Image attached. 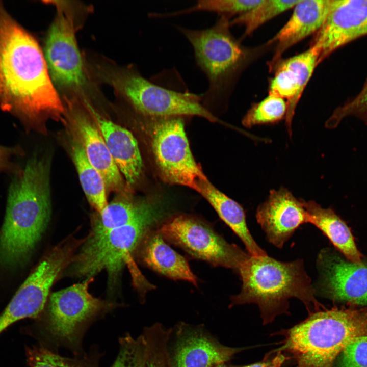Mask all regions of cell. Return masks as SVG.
Listing matches in <instances>:
<instances>
[{
  "label": "cell",
  "mask_w": 367,
  "mask_h": 367,
  "mask_svg": "<svg viewBox=\"0 0 367 367\" xmlns=\"http://www.w3.org/2000/svg\"><path fill=\"white\" fill-rule=\"evenodd\" d=\"M152 118L151 148L163 179L195 190L197 182L207 178L193 156L181 117Z\"/></svg>",
  "instance_id": "8fae6325"
},
{
  "label": "cell",
  "mask_w": 367,
  "mask_h": 367,
  "mask_svg": "<svg viewBox=\"0 0 367 367\" xmlns=\"http://www.w3.org/2000/svg\"><path fill=\"white\" fill-rule=\"evenodd\" d=\"M64 121L70 136L81 145L90 163L100 173L107 191L130 193L96 124L82 103L67 99Z\"/></svg>",
  "instance_id": "4fadbf2b"
},
{
  "label": "cell",
  "mask_w": 367,
  "mask_h": 367,
  "mask_svg": "<svg viewBox=\"0 0 367 367\" xmlns=\"http://www.w3.org/2000/svg\"><path fill=\"white\" fill-rule=\"evenodd\" d=\"M93 278L52 293L41 323V331L54 347H65L81 353L87 328L115 307L114 303L93 296L88 291Z\"/></svg>",
  "instance_id": "8992f818"
},
{
  "label": "cell",
  "mask_w": 367,
  "mask_h": 367,
  "mask_svg": "<svg viewBox=\"0 0 367 367\" xmlns=\"http://www.w3.org/2000/svg\"><path fill=\"white\" fill-rule=\"evenodd\" d=\"M26 353L30 367H99V355L94 353L71 358L42 346L28 348Z\"/></svg>",
  "instance_id": "484cf974"
},
{
  "label": "cell",
  "mask_w": 367,
  "mask_h": 367,
  "mask_svg": "<svg viewBox=\"0 0 367 367\" xmlns=\"http://www.w3.org/2000/svg\"><path fill=\"white\" fill-rule=\"evenodd\" d=\"M241 292L231 298L230 307L254 303L259 307L264 324L289 313V299L300 300L309 314L324 308L301 259L283 262L268 256L249 255L240 267Z\"/></svg>",
  "instance_id": "3957f363"
},
{
  "label": "cell",
  "mask_w": 367,
  "mask_h": 367,
  "mask_svg": "<svg viewBox=\"0 0 367 367\" xmlns=\"http://www.w3.org/2000/svg\"><path fill=\"white\" fill-rule=\"evenodd\" d=\"M166 212L163 203L148 200L129 223L98 237H88L70 265V273L88 278L105 270L109 286H114L144 237L162 220Z\"/></svg>",
  "instance_id": "5b68a950"
},
{
  "label": "cell",
  "mask_w": 367,
  "mask_h": 367,
  "mask_svg": "<svg viewBox=\"0 0 367 367\" xmlns=\"http://www.w3.org/2000/svg\"><path fill=\"white\" fill-rule=\"evenodd\" d=\"M165 241L158 230H149L136 250L139 260L150 269L168 278L188 281L196 286L197 277L187 260Z\"/></svg>",
  "instance_id": "ffe728a7"
},
{
  "label": "cell",
  "mask_w": 367,
  "mask_h": 367,
  "mask_svg": "<svg viewBox=\"0 0 367 367\" xmlns=\"http://www.w3.org/2000/svg\"><path fill=\"white\" fill-rule=\"evenodd\" d=\"M280 334L283 345L278 351L291 355L295 367H333L348 344L367 336V306L321 309Z\"/></svg>",
  "instance_id": "277c9868"
},
{
  "label": "cell",
  "mask_w": 367,
  "mask_h": 367,
  "mask_svg": "<svg viewBox=\"0 0 367 367\" xmlns=\"http://www.w3.org/2000/svg\"><path fill=\"white\" fill-rule=\"evenodd\" d=\"M0 106L37 127L48 119H64L65 107L38 43L1 5Z\"/></svg>",
  "instance_id": "6da1fadb"
},
{
  "label": "cell",
  "mask_w": 367,
  "mask_h": 367,
  "mask_svg": "<svg viewBox=\"0 0 367 367\" xmlns=\"http://www.w3.org/2000/svg\"><path fill=\"white\" fill-rule=\"evenodd\" d=\"M366 35L367 0H333L310 46L317 49L320 63L338 48Z\"/></svg>",
  "instance_id": "9a60e30c"
},
{
  "label": "cell",
  "mask_w": 367,
  "mask_h": 367,
  "mask_svg": "<svg viewBox=\"0 0 367 367\" xmlns=\"http://www.w3.org/2000/svg\"><path fill=\"white\" fill-rule=\"evenodd\" d=\"M147 367H168L166 342L154 339L147 344Z\"/></svg>",
  "instance_id": "1f68e13d"
},
{
  "label": "cell",
  "mask_w": 367,
  "mask_h": 367,
  "mask_svg": "<svg viewBox=\"0 0 367 367\" xmlns=\"http://www.w3.org/2000/svg\"><path fill=\"white\" fill-rule=\"evenodd\" d=\"M82 102L99 130L128 189L139 180L143 162L138 142L127 129L104 117L86 99Z\"/></svg>",
  "instance_id": "ac0fdd59"
},
{
  "label": "cell",
  "mask_w": 367,
  "mask_h": 367,
  "mask_svg": "<svg viewBox=\"0 0 367 367\" xmlns=\"http://www.w3.org/2000/svg\"><path fill=\"white\" fill-rule=\"evenodd\" d=\"M286 101L278 96L269 94L259 102L254 104L242 120V124L250 128L256 125L276 123L285 117Z\"/></svg>",
  "instance_id": "4316f807"
},
{
  "label": "cell",
  "mask_w": 367,
  "mask_h": 367,
  "mask_svg": "<svg viewBox=\"0 0 367 367\" xmlns=\"http://www.w3.org/2000/svg\"><path fill=\"white\" fill-rule=\"evenodd\" d=\"M244 349L222 345L203 325L179 322L171 328L168 341V367H213Z\"/></svg>",
  "instance_id": "7c38bea8"
},
{
  "label": "cell",
  "mask_w": 367,
  "mask_h": 367,
  "mask_svg": "<svg viewBox=\"0 0 367 367\" xmlns=\"http://www.w3.org/2000/svg\"><path fill=\"white\" fill-rule=\"evenodd\" d=\"M56 15L48 30L44 58L53 82L66 92L81 95L87 84L83 58L76 39L69 5L56 2Z\"/></svg>",
  "instance_id": "9c48e42d"
},
{
  "label": "cell",
  "mask_w": 367,
  "mask_h": 367,
  "mask_svg": "<svg viewBox=\"0 0 367 367\" xmlns=\"http://www.w3.org/2000/svg\"><path fill=\"white\" fill-rule=\"evenodd\" d=\"M104 209L93 217L88 237H98L126 225L144 208L147 200L133 199L130 193H118Z\"/></svg>",
  "instance_id": "603a6c76"
},
{
  "label": "cell",
  "mask_w": 367,
  "mask_h": 367,
  "mask_svg": "<svg viewBox=\"0 0 367 367\" xmlns=\"http://www.w3.org/2000/svg\"><path fill=\"white\" fill-rule=\"evenodd\" d=\"M333 0H299L293 13L283 27L270 40L275 43V54L269 62L270 69L281 60L289 48L312 34L317 33L324 24Z\"/></svg>",
  "instance_id": "d6986e66"
},
{
  "label": "cell",
  "mask_w": 367,
  "mask_h": 367,
  "mask_svg": "<svg viewBox=\"0 0 367 367\" xmlns=\"http://www.w3.org/2000/svg\"><path fill=\"white\" fill-rule=\"evenodd\" d=\"M352 115L359 117L367 124V82L355 98L335 111L327 121L326 127L335 128L345 117Z\"/></svg>",
  "instance_id": "f546056e"
},
{
  "label": "cell",
  "mask_w": 367,
  "mask_h": 367,
  "mask_svg": "<svg viewBox=\"0 0 367 367\" xmlns=\"http://www.w3.org/2000/svg\"><path fill=\"white\" fill-rule=\"evenodd\" d=\"M50 160L34 155L10 185L0 232V261L17 265L28 258L40 239L51 213Z\"/></svg>",
  "instance_id": "7a4b0ae2"
},
{
  "label": "cell",
  "mask_w": 367,
  "mask_h": 367,
  "mask_svg": "<svg viewBox=\"0 0 367 367\" xmlns=\"http://www.w3.org/2000/svg\"><path fill=\"white\" fill-rule=\"evenodd\" d=\"M256 218L268 241L279 248L298 228L308 223L302 200L285 188L270 191L266 200L257 207Z\"/></svg>",
  "instance_id": "2e32d148"
},
{
  "label": "cell",
  "mask_w": 367,
  "mask_h": 367,
  "mask_svg": "<svg viewBox=\"0 0 367 367\" xmlns=\"http://www.w3.org/2000/svg\"><path fill=\"white\" fill-rule=\"evenodd\" d=\"M340 354L337 367H367V336L352 340Z\"/></svg>",
  "instance_id": "4dcf8cb0"
},
{
  "label": "cell",
  "mask_w": 367,
  "mask_h": 367,
  "mask_svg": "<svg viewBox=\"0 0 367 367\" xmlns=\"http://www.w3.org/2000/svg\"><path fill=\"white\" fill-rule=\"evenodd\" d=\"M12 152V149L0 145V170L7 165Z\"/></svg>",
  "instance_id": "836d02e7"
},
{
  "label": "cell",
  "mask_w": 367,
  "mask_h": 367,
  "mask_svg": "<svg viewBox=\"0 0 367 367\" xmlns=\"http://www.w3.org/2000/svg\"><path fill=\"white\" fill-rule=\"evenodd\" d=\"M317 267L316 293L334 302L367 305V260L354 263L326 248L319 254Z\"/></svg>",
  "instance_id": "5bb4252c"
},
{
  "label": "cell",
  "mask_w": 367,
  "mask_h": 367,
  "mask_svg": "<svg viewBox=\"0 0 367 367\" xmlns=\"http://www.w3.org/2000/svg\"><path fill=\"white\" fill-rule=\"evenodd\" d=\"M261 0H215L199 1L190 8L172 13L166 16L172 17L197 11L217 13L220 16L230 18L235 15H241L248 12L260 3Z\"/></svg>",
  "instance_id": "83f0119b"
},
{
  "label": "cell",
  "mask_w": 367,
  "mask_h": 367,
  "mask_svg": "<svg viewBox=\"0 0 367 367\" xmlns=\"http://www.w3.org/2000/svg\"><path fill=\"white\" fill-rule=\"evenodd\" d=\"M213 367H230V366H229L227 365L226 364H225V363H221V364H217V365H215V366H213Z\"/></svg>",
  "instance_id": "e575fe53"
},
{
  "label": "cell",
  "mask_w": 367,
  "mask_h": 367,
  "mask_svg": "<svg viewBox=\"0 0 367 367\" xmlns=\"http://www.w3.org/2000/svg\"><path fill=\"white\" fill-rule=\"evenodd\" d=\"M69 150L84 193L97 214L106 207L107 190L100 173L89 161L81 145L70 136Z\"/></svg>",
  "instance_id": "cb8c5ba5"
},
{
  "label": "cell",
  "mask_w": 367,
  "mask_h": 367,
  "mask_svg": "<svg viewBox=\"0 0 367 367\" xmlns=\"http://www.w3.org/2000/svg\"><path fill=\"white\" fill-rule=\"evenodd\" d=\"M120 349L112 367H147V347L142 334L136 338L127 334L119 339Z\"/></svg>",
  "instance_id": "f1b7e54d"
},
{
  "label": "cell",
  "mask_w": 367,
  "mask_h": 367,
  "mask_svg": "<svg viewBox=\"0 0 367 367\" xmlns=\"http://www.w3.org/2000/svg\"><path fill=\"white\" fill-rule=\"evenodd\" d=\"M299 0H261L260 3L230 21V26L241 25L249 35L261 25L292 8Z\"/></svg>",
  "instance_id": "d4e9b609"
},
{
  "label": "cell",
  "mask_w": 367,
  "mask_h": 367,
  "mask_svg": "<svg viewBox=\"0 0 367 367\" xmlns=\"http://www.w3.org/2000/svg\"><path fill=\"white\" fill-rule=\"evenodd\" d=\"M229 18L220 16L214 25L205 29L176 26L192 46L196 64L207 79L208 88L201 95L204 105L225 94L231 76L245 58L244 50L231 34Z\"/></svg>",
  "instance_id": "ba28073f"
},
{
  "label": "cell",
  "mask_w": 367,
  "mask_h": 367,
  "mask_svg": "<svg viewBox=\"0 0 367 367\" xmlns=\"http://www.w3.org/2000/svg\"><path fill=\"white\" fill-rule=\"evenodd\" d=\"M286 360L285 356L280 352L272 358H268L259 362L240 367H281Z\"/></svg>",
  "instance_id": "d6a6232c"
},
{
  "label": "cell",
  "mask_w": 367,
  "mask_h": 367,
  "mask_svg": "<svg viewBox=\"0 0 367 367\" xmlns=\"http://www.w3.org/2000/svg\"><path fill=\"white\" fill-rule=\"evenodd\" d=\"M106 82L139 113L146 117L197 116L218 119L201 103V95L166 88L146 79L132 67L101 70Z\"/></svg>",
  "instance_id": "52a82bcc"
},
{
  "label": "cell",
  "mask_w": 367,
  "mask_h": 367,
  "mask_svg": "<svg viewBox=\"0 0 367 367\" xmlns=\"http://www.w3.org/2000/svg\"><path fill=\"white\" fill-rule=\"evenodd\" d=\"M164 239L195 258L237 273L249 255L227 242L205 222L180 215L164 222L157 229Z\"/></svg>",
  "instance_id": "30bf717a"
},
{
  "label": "cell",
  "mask_w": 367,
  "mask_h": 367,
  "mask_svg": "<svg viewBox=\"0 0 367 367\" xmlns=\"http://www.w3.org/2000/svg\"><path fill=\"white\" fill-rule=\"evenodd\" d=\"M317 49L310 46L306 50L280 60L274 67L275 73L269 87V94L286 99L285 117L289 134L292 135V122L297 104L319 63Z\"/></svg>",
  "instance_id": "e0dca14e"
},
{
  "label": "cell",
  "mask_w": 367,
  "mask_h": 367,
  "mask_svg": "<svg viewBox=\"0 0 367 367\" xmlns=\"http://www.w3.org/2000/svg\"><path fill=\"white\" fill-rule=\"evenodd\" d=\"M195 190L207 200L221 220L240 238L249 255H267L251 234L247 225L245 212L239 203L217 189L207 179L198 180Z\"/></svg>",
  "instance_id": "44dd1931"
},
{
  "label": "cell",
  "mask_w": 367,
  "mask_h": 367,
  "mask_svg": "<svg viewBox=\"0 0 367 367\" xmlns=\"http://www.w3.org/2000/svg\"><path fill=\"white\" fill-rule=\"evenodd\" d=\"M302 201L308 215V223L322 231L348 260L361 263L362 255L346 222L331 208H323L313 200Z\"/></svg>",
  "instance_id": "7402d4cb"
}]
</instances>
